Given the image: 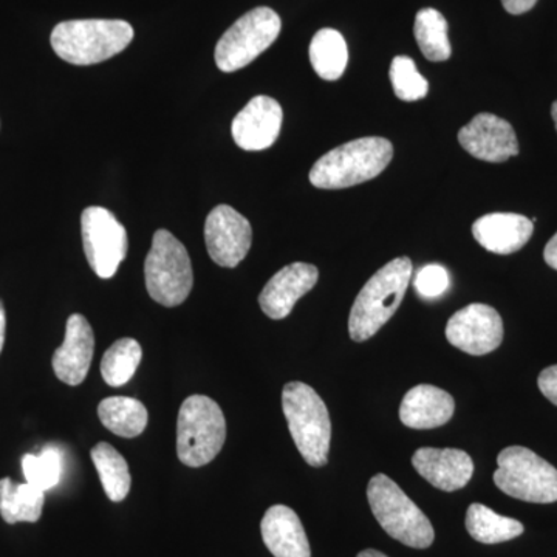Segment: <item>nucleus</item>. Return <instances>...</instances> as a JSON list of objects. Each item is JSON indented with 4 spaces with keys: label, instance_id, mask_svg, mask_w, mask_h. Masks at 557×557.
Masks as SVG:
<instances>
[{
    "label": "nucleus",
    "instance_id": "obj_1",
    "mask_svg": "<svg viewBox=\"0 0 557 557\" xmlns=\"http://www.w3.org/2000/svg\"><path fill=\"white\" fill-rule=\"evenodd\" d=\"M412 270L409 258H397L369 278L355 299L348 318L351 339L364 343L375 336L387 324L388 319L397 313L399 304L408 292Z\"/></svg>",
    "mask_w": 557,
    "mask_h": 557
},
{
    "label": "nucleus",
    "instance_id": "obj_2",
    "mask_svg": "<svg viewBox=\"0 0 557 557\" xmlns=\"http://www.w3.org/2000/svg\"><path fill=\"white\" fill-rule=\"evenodd\" d=\"M394 157V146L383 137L354 139L330 150L314 163L310 183L319 189H346L379 177Z\"/></svg>",
    "mask_w": 557,
    "mask_h": 557
},
{
    "label": "nucleus",
    "instance_id": "obj_3",
    "mask_svg": "<svg viewBox=\"0 0 557 557\" xmlns=\"http://www.w3.org/2000/svg\"><path fill=\"white\" fill-rule=\"evenodd\" d=\"M134 39L129 22L78 20L58 24L51 32V47L62 61L73 65L100 64L116 57Z\"/></svg>",
    "mask_w": 557,
    "mask_h": 557
},
{
    "label": "nucleus",
    "instance_id": "obj_4",
    "mask_svg": "<svg viewBox=\"0 0 557 557\" xmlns=\"http://www.w3.org/2000/svg\"><path fill=\"white\" fill-rule=\"evenodd\" d=\"M282 410L304 460L313 468L329 463L332 421L327 406L309 384L292 381L282 391Z\"/></svg>",
    "mask_w": 557,
    "mask_h": 557
},
{
    "label": "nucleus",
    "instance_id": "obj_5",
    "mask_svg": "<svg viewBox=\"0 0 557 557\" xmlns=\"http://www.w3.org/2000/svg\"><path fill=\"white\" fill-rule=\"evenodd\" d=\"M368 498L373 516L388 536L410 548L424 549L434 544L431 520L386 474L370 479Z\"/></svg>",
    "mask_w": 557,
    "mask_h": 557
},
{
    "label": "nucleus",
    "instance_id": "obj_6",
    "mask_svg": "<svg viewBox=\"0 0 557 557\" xmlns=\"http://www.w3.org/2000/svg\"><path fill=\"white\" fill-rule=\"evenodd\" d=\"M226 440V421L214 399L190 395L177 420V456L185 467L201 468L219 456Z\"/></svg>",
    "mask_w": 557,
    "mask_h": 557
},
{
    "label": "nucleus",
    "instance_id": "obj_7",
    "mask_svg": "<svg viewBox=\"0 0 557 557\" xmlns=\"http://www.w3.org/2000/svg\"><path fill=\"white\" fill-rule=\"evenodd\" d=\"M146 288L160 306L178 307L193 292L194 271L188 249L171 234L159 230L145 262Z\"/></svg>",
    "mask_w": 557,
    "mask_h": 557
},
{
    "label": "nucleus",
    "instance_id": "obj_8",
    "mask_svg": "<svg viewBox=\"0 0 557 557\" xmlns=\"http://www.w3.org/2000/svg\"><path fill=\"white\" fill-rule=\"evenodd\" d=\"M494 483L507 496L530 504L557 502V469L523 446L498 454Z\"/></svg>",
    "mask_w": 557,
    "mask_h": 557
},
{
    "label": "nucleus",
    "instance_id": "obj_9",
    "mask_svg": "<svg viewBox=\"0 0 557 557\" xmlns=\"http://www.w3.org/2000/svg\"><path fill=\"white\" fill-rule=\"evenodd\" d=\"M282 21L276 11L259 7L234 22L215 47V64L223 73L247 67L273 46L281 33Z\"/></svg>",
    "mask_w": 557,
    "mask_h": 557
},
{
    "label": "nucleus",
    "instance_id": "obj_10",
    "mask_svg": "<svg viewBox=\"0 0 557 557\" xmlns=\"http://www.w3.org/2000/svg\"><path fill=\"white\" fill-rule=\"evenodd\" d=\"M81 233L90 269L101 278L115 276L129 248L126 228L119 219L109 209L86 208L81 215Z\"/></svg>",
    "mask_w": 557,
    "mask_h": 557
},
{
    "label": "nucleus",
    "instance_id": "obj_11",
    "mask_svg": "<svg viewBox=\"0 0 557 557\" xmlns=\"http://www.w3.org/2000/svg\"><path fill=\"white\" fill-rule=\"evenodd\" d=\"M205 242L209 258L223 269H236L247 258L252 244L248 219L228 205H219L205 223Z\"/></svg>",
    "mask_w": 557,
    "mask_h": 557
},
{
    "label": "nucleus",
    "instance_id": "obj_12",
    "mask_svg": "<svg viewBox=\"0 0 557 557\" xmlns=\"http://www.w3.org/2000/svg\"><path fill=\"white\" fill-rule=\"evenodd\" d=\"M446 338L458 350L482 357L500 347L504 341V321L493 307L471 304L449 319Z\"/></svg>",
    "mask_w": 557,
    "mask_h": 557
},
{
    "label": "nucleus",
    "instance_id": "obj_13",
    "mask_svg": "<svg viewBox=\"0 0 557 557\" xmlns=\"http://www.w3.org/2000/svg\"><path fill=\"white\" fill-rule=\"evenodd\" d=\"M461 148L474 159L504 163L519 156V141L511 124L494 113H479L458 132Z\"/></svg>",
    "mask_w": 557,
    "mask_h": 557
},
{
    "label": "nucleus",
    "instance_id": "obj_14",
    "mask_svg": "<svg viewBox=\"0 0 557 557\" xmlns=\"http://www.w3.org/2000/svg\"><path fill=\"white\" fill-rule=\"evenodd\" d=\"M282 120L284 112L276 100L263 95L255 97L233 120L234 141L249 152L269 149L281 134Z\"/></svg>",
    "mask_w": 557,
    "mask_h": 557
},
{
    "label": "nucleus",
    "instance_id": "obj_15",
    "mask_svg": "<svg viewBox=\"0 0 557 557\" xmlns=\"http://www.w3.org/2000/svg\"><path fill=\"white\" fill-rule=\"evenodd\" d=\"M94 354V329L83 314H72L65 325L64 343L51 358L54 375L67 386H79L89 375Z\"/></svg>",
    "mask_w": 557,
    "mask_h": 557
},
{
    "label": "nucleus",
    "instance_id": "obj_16",
    "mask_svg": "<svg viewBox=\"0 0 557 557\" xmlns=\"http://www.w3.org/2000/svg\"><path fill=\"white\" fill-rule=\"evenodd\" d=\"M318 278L319 271L311 263L296 262L284 267L260 293V309L274 321L287 318L296 302L314 288Z\"/></svg>",
    "mask_w": 557,
    "mask_h": 557
},
{
    "label": "nucleus",
    "instance_id": "obj_17",
    "mask_svg": "<svg viewBox=\"0 0 557 557\" xmlns=\"http://www.w3.org/2000/svg\"><path fill=\"white\" fill-rule=\"evenodd\" d=\"M418 474L446 493L461 490L474 475V461L461 449L421 448L412 457Z\"/></svg>",
    "mask_w": 557,
    "mask_h": 557
},
{
    "label": "nucleus",
    "instance_id": "obj_18",
    "mask_svg": "<svg viewBox=\"0 0 557 557\" xmlns=\"http://www.w3.org/2000/svg\"><path fill=\"white\" fill-rule=\"evenodd\" d=\"M534 233L533 220L512 212H493L475 220L472 236L486 251L512 255L528 244Z\"/></svg>",
    "mask_w": 557,
    "mask_h": 557
},
{
    "label": "nucleus",
    "instance_id": "obj_19",
    "mask_svg": "<svg viewBox=\"0 0 557 557\" xmlns=\"http://www.w3.org/2000/svg\"><path fill=\"white\" fill-rule=\"evenodd\" d=\"M456 401L443 388L420 384L410 388L399 406V420L410 429H435L448 423Z\"/></svg>",
    "mask_w": 557,
    "mask_h": 557
},
{
    "label": "nucleus",
    "instance_id": "obj_20",
    "mask_svg": "<svg viewBox=\"0 0 557 557\" xmlns=\"http://www.w3.org/2000/svg\"><path fill=\"white\" fill-rule=\"evenodd\" d=\"M263 544L274 557H311L310 542L299 516L285 505H274L260 523Z\"/></svg>",
    "mask_w": 557,
    "mask_h": 557
},
{
    "label": "nucleus",
    "instance_id": "obj_21",
    "mask_svg": "<svg viewBox=\"0 0 557 557\" xmlns=\"http://www.w3.org/2000/svg\"><path fill=\"white\" fill-rule=\"evenodd\" d=\"M44 504L46 493L30 483H16L10 478L0 480V516L10 525L38 522Z\"/></svg>",
    "mask_w": 557,
    "mask_h": 557
},
{
    "label": "nucleus",
    "instance_id": "obj_22",
    "mask_svg": "<svg viewBox=\"0 0 557 557\" xmlns=\"http://www.w3.org/2000/svg\"><path fill=\"white\" fill-rule=\"evenodd\" d=\"M98 417L106 429L123 438H135L148 428L149 412L138 399L110 397L98 406Z\"/></svg>",
    "mask_w": 557,
    "mask_h": 557
},
{
    "label": "nucleus",
    "instance_id": "obj_23",
    "mask_svg": "<svg viewBox=\"0 0 557 557\" xmlns=\"http://www.w3.org/2000/svg\"><path fill=\"white\" fill-rule=\"evenodd\" d=\"M310 62L319 78L336 81L346 72L348 49L346 39L333 28H322L310 44Z\"/></svg>",
    "mask_w": 557,
    "mask_h": 557
},
{
    "label": "nucleus",
    "instance_id": "obj_24",
    "mask_svg": "<svg viewBox=\"0 0 557 557\" xmlns=\"http://www.w3.org/2000/svg\"><path fill=\"white\" fill-rule=\"evenodd\" d=\"M467 530L480 544L494 545L522 536L523 528L519 520L505 518L482 504H472L467 512Z\"/></svg>",
    "mask_w": 557,
    "mask_h": 557
},
{
    "label": "nucleus",
    "instance_id": "obj_25",
    "mask_svg": "<svg viewBox=\"0 0 557 557\" xmlns=\"http://www.w3.org/2000/svg\"><path fill=\"white\" fill-rule=\"evenodd\" d=\"M91 461L100 475L106 496L112 502H123L129 494L132 478L126 458L109 443L101 442L90 450Z\"/></svg>",
    "mask_w": 557,
    "mask_h": 557
},
{
    "label": "nucleus",
    "instance_id": "obj_26",
    "mask_svg": "<svg viewBox=\"0 0 557 557\" xmlns=\"http://www.w3.org/2000/svg\"><path fill=\"white\" fill-rule=\"evenodd\" d=\"M418 47L429 61H448L453 49L448 38V22L440 11L423 9L418 11L413 25Z\"/></svg>",
    "mask_w": 557,
    "mask_h": 557
},
{
    "label": "nucleus",
    "instance_id": "obj_27",
    "mask_svg": "<svg viewBox=\"0 0 557 557\" xmlns=\"http://www.w3.org/2000/svg\"><path fill=\"white\" fill-rule=\"evenodd\" d=\"M143 358V348L137 339L123 338L113 343L101 359V375L110 387L129 383Z\"/></svg>",
    "mask_w": 557,
    "mask_h": 557
},
{
    "label": "nucleus",
    "instance_id": "obj_28",
    "mask_svg": "<svg viewBox=\"0 0 557 557\" xmlns=\"http://www.w3.org/2000/svg\"><path fill=\"white\" fill-rule=\"evenodd\" d=\"M22 469L27 483L46 493L57 486L62 478L61 453L57 448H47L39 456L25 454L22 457Z\"/></svg>",
    "mask_w": 557,
    "mask_h": 557
},
{
    "label": "nucleus",
    "instance_id": "obj_29",
    "mask_svg": "<svg viewBox=\"0 0 557 557\" xmlns=\"http://www.w3.org/2000/svg\"><path fill=\"white\" fill-rule=\"evenodd\" d=\"M388 76H391L392 87L399 100L412 102L426 97L429 83L418 72L416 62L409 57L394 58Z\"/></svg>",
    "mask_w": 557,
    "mask_h": 557
},
{
    "label": "nucleus",
    "instance_id": "obj_30",
    "mask_svg": "<svg viewBox=\"0 0 557 557\" xmlns=\"http://www.w3.org/2000/svg\"><path fill=\"white\" fill-rule=\"evenodd\" d=\"M418 295L424 299H435L445 295L449 288V273L445 267L432 263L418 271L416 282Z\"/></svg>",
    "mask_w": 557,
    "mask_h": 557
},
{
    "label": "nucleus",
    "instance_id": "obj_31",
    "mask_svg": "<svg viewBox=\"0 0 557 557\" xmlns=\"http://www.w3.org/2000/svg\"><path fill=\"white\" fill-rule=\"evenodd\" d=\"M537 384L544 397L557 406V366L542 370Z\"/></svg>",
    "mask_w": 557,
    "mask_h": 557
},
{
    "label": "nucleus",
    "instance_id": "obj_32",
    "mask_svg": "<svg viewBox=\"0 0 557 557\" xmlns=\"http://www.w3.org/2000/svg\"><path fill=\"white\" fill-rule=\"evenodd\" d=\"M502 3H504V9L507 10L509 14L519 16V14L528 13V11L534 9L537 0H502Z\"/></svg>",
    "mask_w": 557,
    "mask_h": 557
},
{
    "label": "nucleus",
    "instance_id": "obj_33",
    "mask_svg": "<svg viewBox=\"0 0 557 557\" xmlns=\"http://www.w3.org/2000/svg\"><path fill=\"white\" fill-rule=\"evenodd\" d=\"M544 259L548 267L557 271V233L548 242L544 249Z\"/></svg>",
    "mask_w": 557,
    "mask_h": 557
},
{
    "label": "nucleus",
    "instance_id": "obj_34",
    "mask_svg": "<svg viewBox=\"0 0 557 557\" xmlns=\"http://www.w3.org/2000/svg\"><path fill=\"white\" fill-rule=\"evenodd\" d=\"M5 332H7L5 307H3L2 300H0V354H2L3 344H5Z\"/></svg>",
    "mask_w": 557,
    "mask_h": 557
},
{
    "label": "nucleus",
    "instance_id": "obj_35",
    "mask_svg": "<svg viewBox=\"0 0 557 557\" xmlns=\"http://www.w3.org/2000/svg\"><path fill=\"white\" fill-rule=\"evenodd\" d=\"M357 557H387L383 555L381 552H376V549H364V552L359 553Z\"/></svg>",
    "mask_w": 557,
    "mask_h": 557
},
{
    "label": "nucleus",
    "instance_id": "obj_36",
    "mask_svg": "<svg viewBox=\"0 0 557 557\" xmlns=\"http://www.w3.org/2000/svg\"><path fill=\"white\" fill-rule=\"evenodd\" d=\"M552 116H553V121H555V126H556V131H557V101L553 102Z\"/></svg>",
    "mask_w": 557,
    "mask_h": 557
}]
</instances>
